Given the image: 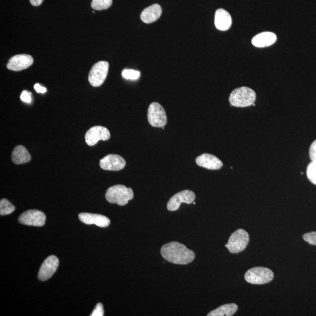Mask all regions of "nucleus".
Here are the masks:
<instances>
[{"instance_id": "9", "label": "nucleus", "mask_w": 316, "mask_h": 316, "mask_svg": "<svg viewBox=\"0 0 316 316\" xmlns=\"http://www.w3.org/2000/svg\"><path fill=\"white\" fill-rule=\"evenodd\" d=\"M19 221L21 224L26 226L42 227L45 224L46 216L40 210H30L21 214Z\"/></svg>"}, {"instance_id": "1", "label": "nucleus", "mask_w": 316, "mask_h": 316, "mask_svg": "<svg viewBox=\"0 0 316 316\" xmlns=\"http://www.w3.org/2000/svg\"><path fill=\"white\" fill-rule=\"evenodd\" d=\"M161 252L165 259L175 264H188L195 258L194 252L178 242H171L165 244L162 247Z\"/></svg>"}, {"instance_id": "18", "label": "nucleus", "mask_w": 316, "mask_h": 316, "mask_svg": "<svg viewBox=\"0 0 316 316\" xmlns=\"http://www.w3.org/2000/svg\"><path fill=\"white\" fill-rule=\"evenodd\" d=\"M276 35L270 32H264L256 35L252 38V44L257 48L269 47L276 41Z\"/></svg>"}, {"instance_id": "12", "label": "nucleus", "mask_w": 316, "mask_h": 316, "mask_svg": "<svg viewBox=\"0 0 316 316\" xmlns=\"http://www.w3.org/2000/svg\"><path fill=\"white\" fill-rule=\"evenodd\" d=\"M59 264V259L56 256H49L42 263L38 273L39 279L45 281L51 278L58 269Z\"/></svg>"}, {"instance_id": "13", "label": "nucleus", "mask_w": 316, "mask_h": 316, "mask_svg": "<svg viewBox=\"0 0 316 316\" xmlns=\"http://www.w3.org/2000/svg\"><path fill=\"white\" fill-rule=\"evenodd\" d=\"M33 63L34 59L30 55H17L9 60L7 67L10 70L19 72L29 68Z\"/></svg>"}, {"instance_id": "7", "label": "nucleus", "mask_w": 316, "mask_h": 316, "mask_svg": "<svg viewBox=\"0 0 316 316\" xmlns=\"http://www.w3.org/2000/svg\"><path fill=\"white\" fill-rule=\"evenodd\" d=\"M109 63L105 61H100L96 63L90 70L89 82L93 87H99L104 82L107 76Z\"/></svg>"}, {"instance_id": "30", "label": "nucleus", "mask_w": 316, "mask_h": 316, "mask_svg": "<svg viewBox=\"0 0 316 316\" xmlns=\"http://www.w3.org/2000/svg\"><path fill=\"white\" fill-rule=\"evenodd\" d=\"M30 1L32 5L35 7H38L42 5V3H43L44 0H30Z\"/></svg>"}, {"instance_id": "27", "label": "nucleus", "mask_w": 316, "mask_h": 316, "mask_svg": "<svg viewBox=\"0 0 316 316\" xmlns=\"http://www.w3.org/2000/svg\"><path fill=\"white\" fill-rule=\"evenodd\" d=\"M309 156L311 162L316 163V140L311 143L310 149H309Z\"/></svg>"}, {"instance_id": "16", "label": "nucleus", "mask_w": 316, "mask_h": 316, "mask_svg": "<svg viewBox=\"0 0 316 316\" xmlns=\"http://www.w3.org/2000/svg\"><path fill=\"white\" fill-rule=\"evenodd\" d=\"M214 24L217 29L220 31L229 30L232 24L230 14L224 9L217 10L215 13Z\"/></svg>"}, {"instance_id": "11", "label": "nucleus", "mask_w": 316, "mask_h": 316, "mask_svg": "<svg viewBox=\"0 0 316 316\" xmlns=\"http://www.w3.org/2000/svg\"><path fill=\"white\" fill-rule=\"evenodd\" d=\"M126 161L118 154H110L105 156L100 161V166L102 170L111 171H119L125 167Z\"/></svg>"}, {"instance_id": "23", "label": "nucleus", "mask_w": 316, "mask_h": 316, "mask_svg": "<svg viewBox=\"0 0 316 316\" xmlns=\"http://www.w3.org/2000/svg\"><path fill=\"white\" fill-rule=\"evenodd\" d=\"M307 176L308 180L312 184L316 185V163L311 162L309 164L307 168Z\"/></svg>"}, {"instance_id": "20", "label": "nucleus", "mask_w": 316, "mask_h": 316, "mask_svg": "<svg viewBox=\"0 0 316 316\" xmlns=\"http://www.w3.org/2000/svg\"><path fill=\"white\" fill-rule=\"evenodd\" d=\"M238 310L236 304L230 303L221 305L209 312L208 316H231L234 315Z\"/></svg>"}, {"instance_id": "25", "label": "nucleus", "mask_w": 316, "mask_h": 316, "mask_svg": "<svg viewBox=\"0 0 316 316\" xmlns=\"http://www.w3.org/2000/svg\"><path fill=\"white\" fill-rule=\"evenodd\" d=\"M303 239L309 244L316 245V231L310 232L303 235Z\"/></svg>"}, {"instance_id": "29", "label": "nucleus", "mask_w": 316, "mask_h": 316, "mask_svg": "<svg viewBox=\"0 0 316 316\" xmlns=\"http://www.w3.org/2000/svg\"><path fill=\"white\" fill-rule=\"evenodd\" d=\"M34 89L38 93H45L47 91V89L45 87L41 86L40 84L38 83L35 84Z\"/></svg>"}, {"instance_id": "19", "label": "nucleus", "mask_w": 316, "mask_h": 316, "mask_svg": "<svg viewBox=\"0 0 316 316\" xmlns=\"http://www.w3.org/2000/svg\"><path fill=\"white\" fill-rule=\"evenodd\" d=\"M31 160V154L26 147L23 145H19L14 148L12 153V161L14 164L16 165L27 164Z\"/></svg>"}, {"instance_id": "24", "label": "nucleus", "mask_w": 316, "mask_h": 316, "mask_svg": "<svg viewBox=\"0 0 316 316\" xmlns=\"http://www.w3.org/2000/svg\"><path fill=\"white\" fill-rule=\"evenodd\" d=\"M122 76L125 79L136 80L140 76V72L134 70L125 69L122 71Z\"/></svg>"}, {"instance_id": "10", "label": "nucleus", "mask_w": 316, "mask_h": 316, "mask_svg": "<svg viewBox=\"0 0 316 316\" xmlns=\"http://www.w3.org/2000/svg\"><path fill=\"white\" fill-rule=\"evenodd\" d=\"M111 135L109 130L103 126H94L87 131L85 140L88 145H96L99 140H107L110 138Z\"/></svg>"}, {"instance_id": "6", "label": "nucleus", "mask_w": 316, "mask_h": 316, "mask_svg": "<svg viewBox=\"0 0 316 316\" xmlns=\"http://www.w3.org/2000/svg\"><path fill=\"white\" fill-rule=\"evenodd\" d=\"M248 242L249 235L247 232L239 229L231 234L228 243L226 244V247L231 253L238 254L244 250Z\"/></svg>"}, {"instance_id": "15", "label": "nucleus", "mask_w": 316, "mask_h": 316, "mask_svg": "<svg viewBox=\"0 0 316 316\" xmlns=\"http://www.w3.org/2000/svg\"><path fill=\"white\" fill-rule=\"evenodd\" d=\"M79 220L82 223L87 224H95L100 227H107L110 224V220L108 217L101 214L88 213H80Z\"/></svg>"}, {"instance_id": "28", "label": "nucleus", "mask_w": 316, "mask_h": 316, "mask_svg": "<svg viewBox=\"0 0 316 316\" xmlns=\"http://www.w3.org/2000/svg\"><path fill=\"white\" fill-rule=\"evenodd\" d=\"M21 100L25 103H30L32 100L31 94L27 91H23L21 95Z\"/></svg>"}, {"instance_id": "5", "label": "nucleus", "mask_w": 316, "mask_h": 316, "mask_svg": "<svg viewBox=\"0 0 316 316\" xmlns=\"http://www.w3.org/2000/svg\"><path fill=\"white\" fill-rule=\"evenodd\" d=\"M147 120L153 127L163 128L168 122L167 115L162 105L153 102L149 105L147 110Z\"/></svg>"}, {"instance_id": "22", "label": "nucleus", "mask_w": 316, "mask_h": 316, "mask_svg": "<svg viewBox=\"0 0 316 316\" xmlns=\"http://www.w3.org/2000/svg\"><path fill=\"white\" fill-rule=\"evenodd\" d=\"M112 3V0H93L91 6L95 10L101 11L110 8Z\"/></svg>"}, {"instance_id": "17", "label": "nucleus", "mask_w": 316, "mask_h": 316, "mask_svg": "<svg viewBox=\"0 0 316 316\" xmlns=\"http://www.w3.org/2000/svg\"><path fill=\"white\" fill-rule=\"evenodd\" d=\"M162 13L161 7L157 4H154L143 10L140 14V19L144 23H152L160 19Z\"/></svg>"}, {"instance_id": "3", "label": "nucleus", "mask_w": 316, "mask_h": 316, "mask_svg": "<svg viewBox=\"0 0 316 316\" xmlns=\"http://www.w3.org/2000/svg\"><path fill=\"white\" fill-rule=\"evenodd\" d=\"M256 100L255 91L248 87H241L232 91L229 101L236 107H247L254 105Z\"/></svg>"}, {"instance_id": "26", "label": "nucleus", "mask_w": 316, "mask_h": 316, "mask_svg": "<svg viewBox=\"0 0 316 316\" xmlns=\"http://www.w3.org/2000/svg\"><path fill=\"white\" fill-rule=\"evenodd\" d=\"M91 316H103L104 315L103 305L101 303H98L95 307Z\"/></svg>"}, {"instance_id": "2", "label": "nucleus", "mask_w": 316, "mask_h": 316, "mask_svg": "<svg viewBox=\"0 0 316 316\" xmlns=\"http://www.w3.org/2000/svg\"><path fill=\"white\" fill-rule=\"evenodd\" d=\"M133 192L131 188H126L121 185L111 186L105 193V199L109 203L117 204L118 206H125L129 200L133 198Z\"/></svg>"}, {"instance_id": "21", "label": "nucleus", "mask_w": 316, "mask_h": 316, "mask_svg": "<svg viewBox=\"0 0 316 316\" xmlns=\"http://www.w3.org/2000/svg\"><path fill=\"white\" fill-rule=\"evenodd\" d=\"M16 207L8 200L3 199L0 201V214L1 216L9 215L15 210Z\"/></svg>"}, {"instance_id": "4", "label": "nucleus", "mask_w": 316, "mask_h": 316, "mask_svg": "<svg viewBox=\"0 0 316 316\" xmlns=\"http://www.w3.org/2000/svg\"><path fill=\"white\" fill-rule=\"evenodd\" d=\"M273 278L272 270L265 267H255L248 270L245 274V280L254 284H265L270 282Z\"/></svg>"}, {"instance_id": "14", "label": "nucleus", "mask_w": 316, "mask_h": 316, "mask_svg": "<svg viewBox=\"0 0 316 316\" xmlns=\"http://www.w3.org/2000/svg\"><path fill=\"white\" fill-rule=\"evenodd\" d=\"M198 166L209 170H219L223 166L222 161L213 154L203 153L196 159Z\"/></svg>"}, {"instance_id": "8", "label": "nucleus", "mask_w": 316, "mask_h": 316, "mask_svg": "<svg viewBox=\"0 0 316 316\" xmlns=\"http://www.w3.org/2000/svg\"><path fill=\"white\" fill-rule=\"evenodd\" d=\"M195 199L196 195L194 192L189 190H185L172 197L167 204V209L171 212H175L179 209L182 203L190 205L193 203Z\"/></svg>"}]
</instances>
